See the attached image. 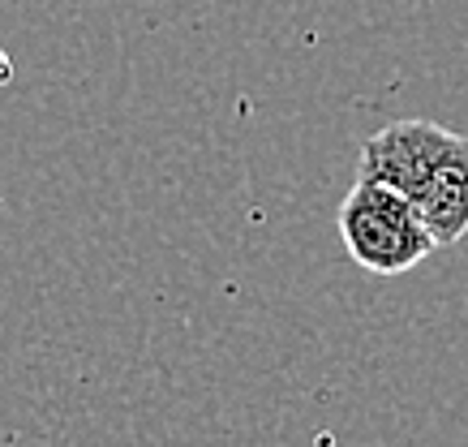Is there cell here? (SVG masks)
<instances>
[{
  "label": "cell",
  "mask_w": 468,
  "mask_h": 447,
  "mask_svg": "<svg viewBox=\"0 0 468 447\" xmlns=\"http://www.w3.org/2000/svg\"><path fill=\"white\" fill-rule=\"evenodd\" d=\"M356 176L399 189L439 246L468 232V138L434 121H396L361 143Z\"/></svg>",
  "instance_id": "1"
},
{
  "label": "cell",
  "mask_w": 468,
  "mask_h": 447,
  "mask_svg": "<svg viewBox=\"0 0 468 447\" xmlns=\"http://www.w3.org/2000/svg\"><path fill=\"white\" fill-rule=\"evenodd\" d=\"M340 237L348 259L369 275H404L439 250L421 211L399 189L356 176V186L340 202Z\"/></svg>",
  "instance_id": "2"
}]
</instances>
